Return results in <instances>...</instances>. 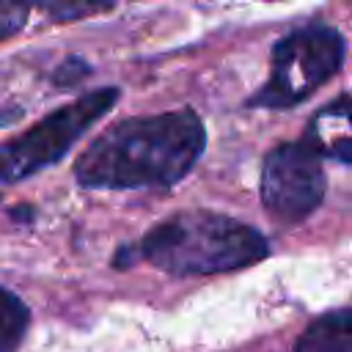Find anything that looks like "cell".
<instances>
[{
  "instance_id": "cell-1",
  "label": "cell",
  "mask_w": 352,
  "mask_h": 352,
  "mask_svg": "<svg viewBox=\"0 0 352 352\" xmlns=\"http://www.w3.org/2000/svg\"><path fill=\"white\" fill-rule=\"evenodd\" d=\"M206 129L192 110L124 118L82 148L74 179L94 190L168 187L192 170Z\"/></svg>"
},
{
  "instance_id": "cell-2",
  "label": "cell",
  "mask_w": 352,
  "mask_h": 352,
  "mask_svg": "<svg viewBox=\"0 0 352 352\" xmlns=\"http://www.w3.org/2000/svg\"><path fill=\"white\" fill-rule=\"evenodd\" d=\"M267 256V239L228 214L192 209L157 223L143 239L116 256V267L148 261L168 275H217L250 267Z\"/></svg>"
},
{
  "instance_id": "cell-3",
  "label": "cell",
  "mask_w": 352,
  "mask_h": 352,
  "mask_svg": "<svg viewBox=\"0 0 352 352\" xmlns=\"http://www.w3.org/2000/svg\"><path fill=\"white\" fill-rule=\"evenodd\" d=\"M344 36L327 25H308L286 33L270 55V74L253 94V107L280 110L308 99L344 66Z\"/></svg>"
},
{
  "instance_id": "cell-4",
  "label": "cell",
  "mask_w": 352,
  "mask_h": 352,
  "mask_svg": "<svg viewBox=\"0 0 352 352\" xmlns=\"http://www.w3.org/2000/svg\"><path fill=\"white\" fill-rule=\"evenodd\" d=\"M118 99L116 88H99L44 116L33 129L0 146V182L25 179L58 162Z\"/></svg>"
},
{
  "instance_id": "cell-5",
  "label": "cell",
  "mask_w": 352,
  "mask_h": 352,
  "mask_svg": "<svg viewBox=\"0 0 352 352\" xmlns=\"http://www.w3.org/2000/svg\"><path fill=\"white\" fill-rule=\"evenodd\" d=\"M324 198L322 157L302 140L272 148L261 168V204L280 223L305 220Z\"/></svg>"
},
{
  "instance_id": "cell-6",
  "label": "cell",
  "mask_w": 352,
  "mask_h": 352,
  "mask_svg": "<svg viewBox=\"0 0 352 352\" xmlns=\"http://www.w3.org/2000/svg\"><path fill=\"white\" fill-rule=\"evenodd\" d=\"M302 143L319 157L352 162V99L338 96L324 104L311 118Z\"/></svg>"
},
{
  "instance_id": "cell-7",
  "label": "cell",
  "mask_w": 352,
  "mask_h": 352,
  "mask_svg": "<svg viewBox=\"0 0 352 352\" xmlns=\"http://www.w3.org/2000/svg\"><path fill=\"white\" fill-rule=\"evenodd\" d=\"M294 352H352V308H338L314 319L297 338Z\"/></svg>"
},
{
  "instance_id": "cell-8",
  "label": "cell",
  "mask_w": 352,
  "mask_h": 352,
  "mask_svg": "<svg viewBox=\"0 0 352 352\" xmlns=\"http://www.w3.org/2000/svg\"><path fill=\"white\" fill-rule=\"evenodd\" d=\"M28 324H30L28 305L14 292L0 286V352H16Z\"/></svg>"
},
{
  "instance_id": "cell-9",
  "label": "cell",
  "mask_w": 352,
  "mask_h": 352,
  "mask_svg": "<svg viewBox=\"0 0 352 352\" xmlns=\"http://www.w3.org/2000/svg\"><path fill=\"white\" fill-rule=\"evenodd\" d=\"M116 0H36V6L55 22H72L82 19L99 11H107Z\"/></svg>"
},
{
  "instance_id": "cell-10",
  "label": "cell",
  "mask_w": 352,
  "mask_h": 352,
  "mask_svg": "<svg viewBox=\"0 0 352 352\" xmlns=\"http://www.w3.org/2000/svg\"><path fill=\"white\" fill-rule=\"evenodd\" d=\"M36 0H0V41L22 30Z\"/></svg>"
}]
</instances>
